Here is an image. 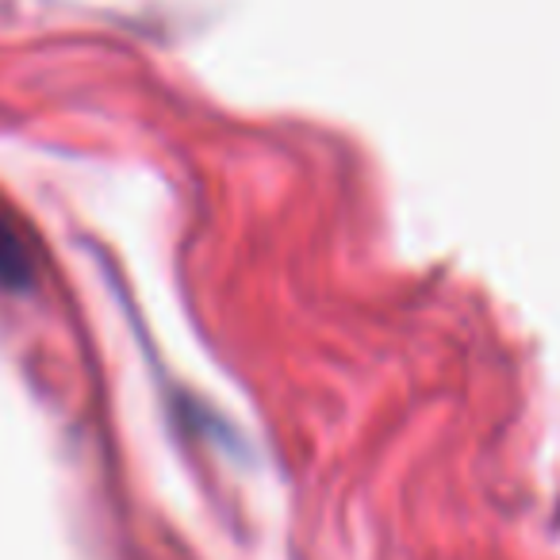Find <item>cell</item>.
<instances>
[{
	"instance_id": "1",
	"label": "cell",
	"mask_w": 560,
	"mask_h": 560,
	"mask_svg": "<svg viewBox=\"0 0 560 560\" xmlns=\"http://www.w3.org/2000/svg\"><path fill=\"white\" fill-rule=\"evenodd\" d=\"M32 277V265H27V254L20 246V238L0 223V280L4 284H24Z\"/></svg>"
}]
</instances>
